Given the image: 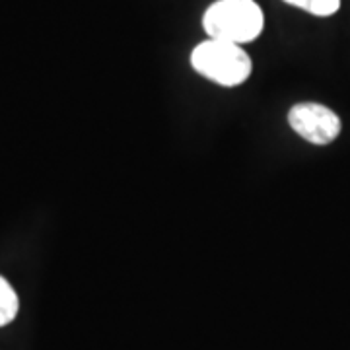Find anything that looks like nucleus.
<instances>
[{
    "label": "nucleus",
    "instance_id": "4",
    "mask_svg": "<svg viewBox=\"0 0 350 350\" xmlns=\"http://www.w3.org/2000/svg\"><path fill=\"white\" fill-rule=\"evenodd\" d=\"M20 310V300L18 294L14 292L12 284L0 276V327L12 323Z\"/></svg>",
    "mask_w": 350,
    "mask_h": 350
},
{
    "label": "nucleus",
    "instance_id": "5",
    "mask_svg": "<svg viewBox=\"0 0 350 350\" xmlns=\"http://www.w3.org/2000/svg\"><path fill=\"white\" fill-rule=\"evenodd\" d=\"M284 2L313 16H331L337 12L340 6V0H284Z\"/></svg>",
    "mask_w": 350,
    "mask_h": 350
},
{
    "label": "nucleus",
    "instance_id": "3",
    "mask_svg": "<svg viewBox=\"0 0 350 350\" xmlns=\"http://www.w3.org/2000/svg\"><path fill=\"white\" fill-rule=\"evenodd\" d=\"M288 123L304 140L325 146L331 144L340 133V119L333 109L321 103H298L288 113Z\"/></svg>",
    "mask_w": 350,
    "mask_h": 350
},
{
    "label": "nucleus",
    "instance_id": "2",
    "mask_svg": "<svg viewBox=\"0 0 350 350\" xmlns=\"http://www.w3.org/2000/svg\"><path fill=\"white\" fill-rule=\"evenodd\" d=\"M191 64L200 76L220 86L234 88L251 76L253 63L238 43L222 39H206L193 49Z\"/></svg>",
    "mask_w": 350,
    "mask_h": 350
},
{
    "label": "nucleus",
    "instance_id": "1",
    "mask_svg": "<svg viewBox=\"0 0 350 350\" xmlns=\"http://www.w3.org/2000/svg\"><path fill=\"white\" fill-rule=\"evenodd\" d=\"M265 16L255 0H216L202 16V27L211 39L250 43L261 36Z\"/></svg>",
    "mask_w": 350,
    "mask_h": 350
}]
</instances>
